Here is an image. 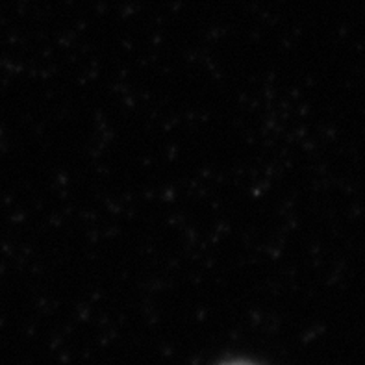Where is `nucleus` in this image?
Wrapping results in <instances>:
<instances>
[{
	"label": "nucleus",
	"instance_id": "nucleus-1",
	"mask_svg": "<svg viewBox=\"0 0 365 365\" xmlns=\"http://www.w3.org/2000/svg\"><path fill=\"white\" fill-rule=\"evenodd\" d=\"M222 365H252V364H247V361H228V364H222Z\"/></svg>",
	"mask_w": 365,
	"mask_h": 365
}]
</instances>
